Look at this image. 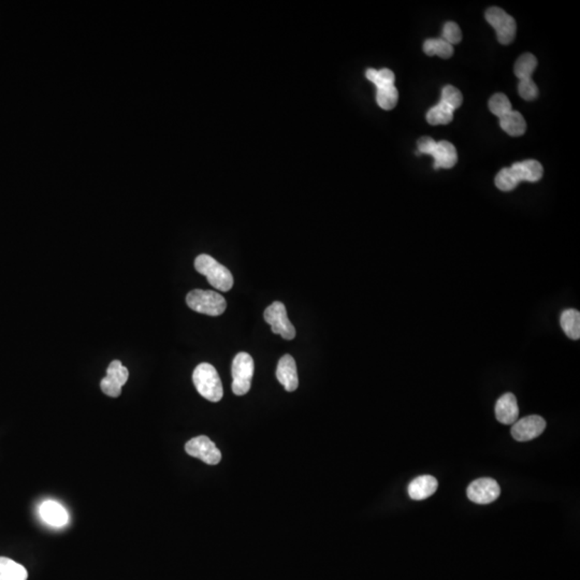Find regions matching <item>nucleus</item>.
Here are the masks:
<instances>
[{"mask_svg": "<svg viewBox=\"0 0 580 580\" xmlns=\"http://www.w3.org/2000/svg\"><path fill=\"white\" fill-rule=\"evenodd\" d=\"M192 382L198 393L208 401L219 402L223 398V384L212 364L203 362L196 366L192 373Z\"/></svg>", "mask_w": 580, "mask_h": 580, "instance_id": "obj_1", "label": "nucleus"}, {"mask_svg": "<svg viewBox=\"0 0 580 580\" xmlns=\"http://www.w3.org/2000/svg\"><path fill=\"white\" fill-rule=\"evenodd\" d=\"M195 268L199 273L208 278L211 286L221 292H229L234 286V276L231 272L210 255H199L195 261Z\"/></svg>", "mask_w": 580, "mask_h": 580, "instance_id": "obj_2", "label": "nucleus"}, {"mask_svg": "<svg viewBox=\"0 0 580 580\" xmlns=\"http://www.w3.org/2000/svg\"><path fill=\"white\" fill-rule=\"evenodd\" d=\"M186 303L192 311L209 316H219L226 311L227 302L219 292L194 289L186 297Z\"/></svg>", "mask_w": 580, "mask_h": 580, "instance_id": "obj_3", "label": "nucleus"}, {"mask_svg": "<svg viewBox=\"0 0 580 580\" xmlns=\"http://www.w3.org/2000/svg\"><path fill=\"white\" fill-rule=\"evenodd\" d=\"M255 364L250 354L239 353L232 361V391L234 395H246L252 385Z\"/></svg>", "mask_w": 580, "mask_h": 580, "instance_id": "obj_4", "label": "nucleus"}, {"mask_svg": "<svg viewBox=\"0 0 580 580\" xmlns=\"http://www.w3.org/2000/svg\"><path fill=\"white\" fill-rule=\"evenodd\" d=\"M263 318L271 326L274 334H280L285 340H292L296 336V329L288 319L286 307L280 301L272 303L267 307Z\"/></svg>", "mask_w": 580, "mask_h": 580, "instance_id": "obj_5", "label": "nucleus"}, {"mask_svg": "<svg viewBox=\"0 0 580 580\" xmlns=\"http://www.w3.org/2000/svg\"><path fill=\"white\" fill-rule=\"evenodd\" d=\"M486 20L496 29V37L502 45H510L516 35V21L501 8L492 7L486 11Z\"/></svg>", "mask_w": 580, "mask_h": 580, "instance_id": "obj_6", "label": "nucleus"}, {"mask_svg": "<svg viewBox=\"0 0 580 580\" xmlns=\"http://www.w3.org/2000/svg\"><path fill=\"white\" fill-rule=\"evenodd\" d=\"M185 450L190 457L198 458L209 466H217L221 460V452L205 435H200L188 441Z\"/></svg>", "mask_w": 580, "mask_h": 580, "instance_id": "obj_7", "label": "nucleus"}, {"mask_svg": "<svg viewBox=\"0 0 580 580\" xmlns=\"http://www.w3.org/2000/svg\"><path fill=\"white\" fill-rule=\"evenodd\" d=\"M129 372L119 360H113L106 368V376L100 383L102 393L109 397L117 398L121 395V387L128 381Z\"/></svg>", "mask_w": 580, "mask_h": 580, "instance_id": "obj_8", "label": "nucleus"}, {"mask_svg": "<svg viewBox=\"0 0 580 580\" xmlns=\"http://www.w3.org/2000/svg\"><path fill=\"white\" fill-rule=\"evenodd\" d=\"M501 494L499 483L492 478H479L470 483L466 490L469 500L481 505L492 503Z\"/></svg>", "mask_w": 580, "mask_h": 580, "instance_id": "obj_9", "label": "nucleus"}, {"mask_svg": "<svg viewBox=\"0 0 580 580\" xmlns=\"http://www.w3.org/2000/svg\"><path fill=\"white\" fill-rule=\"evenodd\" d=\"M545 429L546 422L543 417L531 415L513 425L512 435L516 441L529 442L540 437Z\"/></svg>", "mask_w": 580, "mask_h": 580, "instance_id": "obj_10", "label": "nucleus"}, {"mask_svg": "<svg viewBox=\"0 0 580 580\" xmlns=\"http://www.w3.org/2000/svg\"><path fill=\"white\" fill-rule=\"evenodd\" d=\"M276 378L289 393L298 388V372H297L296 361L292 356L285 355L280 358L278 368H276Z\"/></svg>", "mask_w": 580, "mask_h": 580, "instance_id": "obj_11", "label": "nucleus"}, {"mask_svg": "<svg viewBox=\"0 0 580 580\" xmlns=\"http://www.w3.org/2000/svg\"><path fill=\"white\" fill-rule=\"evenodd\" d=\"M519 407L516 397L508 393L502 395L496 404V417L503 425H514L518 420Z\"/></svg>", "mask_w": 580, "mask_h": 580, "instance_id": "obj_12", "label": "nucleus"}, {"mask_svg": "<svg viewBox=\"0 0 580 580\" xmlns=\"http://www.w3.org/2000/svg\"><path fill=\"white\" fill-rule=\"evenodd\" d=\"M437 487H439V483H437L435 477L431 476V475H422V476L417 477V478L410 481L407 491L410 499L422 501V500L428 499L431 496H433L437 491Z\"/></svg>", "mask_w": 580, "mask_h": 580, "instance_id": "obj_13", "label": "nucleus"}, {"mask_svg": "<svg viewBox=\"0 0 580 580\" xmlns=\"http://www.w3.org/2000/svg\"><path fill=\"white\" fill-rule=\"evenodd\" d=\"M517 181L537 182L543 177V165L537 160H525L514 163L510 167Z\"/></svg>", "mask_w": 580, "mask_h": 580, "instance_id": "obj_14", "label": "nucleus"}, {"mask_svg": "<svg viewBox=\"0 0 580 580\" xmlns=\"http://www.w3.org/2000/svg\"><path fill=\"white\" fill-rule=\"evenodd\" d=\"M40 516L53 527H64L68 522V513L55 501H45L40 506Z\"/></svg>", "mask_w": 580, "mask_h": 580, "instance_id": "obj_15", "label": "nucleus"}, {"mask_svg": "<svg viewBox=\"0 0 580 580\" xmlns=\"http://www.w3.org/2000/svg\"><path fill=\"white\" fill-rule=\"evenodd\" d=\"M432 156L434 158V169L437 170L439 168H452L458 161L457 151L448 141L437 142Z\"/></svg>", "mask_w": 580, "mask_h": 580, "instance_id": "obj_16", "label": "nucleus"}, {"mask_svg": "<svg viewBox=\"0 0 580 580\" xmlns=\"http://www.w3.org/2000/svg\"><path fill=\"white\" fill-rule=\"evenodd\" d=\"M500 125L512 137L522 136L527 131V123L522 115L517 111H510L508 114L500 117Z\"/></svg>", "mask_w": 580, "mask_h": 580, "instance_id": "obj_17", "label": "nucleus"}, {"mask_svg": "<svg viewBox=\"0 0 580 580\" xmlns=\"http://www.w3.org/2000/svg\"><path fill=\"white\" fill-rule=\"evenodd\" d=\"M28 573L23 565L6 557H0V580H27Z\"/></svg>", "mask_w": 580, "mask_h": 580, "instance_id": "obj_18", "label": "nucleus"}, {"mask_svg": "<svg viewBox=\"0 0 580 580\" xmlns=\"http://www.w3.org/2000/svg\"><path fill=\"white\" fill-rule=\"evenodd\" d=\"M561 328L571 340L580 339V313L577 310H565L560 317Z\"/></svg>", "mask_w": 580, "mask_h": 580, "instance_id": "obj_19", "label": "nucleus"}, {"mask_svg": "<svg viewBox=\"0 0 580 580\" xmlns=\"http://www.w3.org/2000/svg\"><path fill=\"white\" fill-rule=\"evenodd\" d=\"M424 52L428 56L437 55L447 60L454 54V48L443 39H428L424 43Z\"/></svg>", "mask_w": 580, "mask_h": 580, "instance_id": "obj_20", "label": "nucleus"}, {"mask_svg": "<svg viewBox=\"0 0 580 580\" xmlns=\"http://www.w3.org/2000/svg\"><path fill=\"white\" fill-rule=\"evenodd\" d=\"M536 66H537V60L533 54H523L515 64V75L520 81L531 79L532 73L535 70Z\"/></svg>", "mask_w": 580, "mask_h": 580, "instance_id": "obj_21", "label": "nucleus"}, {"mask_svg": "<svg viewBox=\"0 0 580 580\" xmlns=\"http://www.w3.org/2000/svg\"><path fill=\"white\" fill-rule=\"evenodd\" d=\"M398 99H399V94L395 85H388V87L378 89L376 102L378 106L384 110H393L397 106Z\"/></svg>", "mask_w": 580, "mask_h": 580, "instance_id": "obj_22", "label": "nucleus"}, {"mask_svg": "<svg viewBox=\"0 0 580 580\" xmlns=\"http://www.w3.org/2000/svg\"><path fill=\"white\" fill-rule=\"evenodd\" d=\"M454 119V112L439 102L427 113V121L430 125H447Z\"/></svg>", "mask_w": 580, "mask_h": 580, "instance_id": "obj_23", "label": "nucleus"}, {"mask_svg": "<svg viewBox=\"0 0 580 580\" xmlns=\"http://www.w3.org/2000/svg\"><path fill=\"white\" fill-rule=\"evenodd\" d=\"M366 77L368 81L372 82L373 84H376L378 89L388 87V85H395V73L389 69H382V70L368 69Z\"/></svg>", "mask_w": 580, "mask_h": 580, "instance_id": "obj_24", "label": "nucleus"}, {"mask_svg": "<svg viewBox=\"0 0 580 580\" xmlns=\"http://www.w3.org/2000/svg\"><path fill=\"white\" fill-rule=\"evenodd\" d=\"M462 102H464V97H462L461 92L459 89L452 87V85L444 87L443 91H442L441 104H443L444 106H447L454 112V110L460 108Z\"/></svg>", "mask_w": 580, "mask_h": 580, "instance_id": "obj_25", "label": "nucleus"}, {"mask_svg": "<svg viewBox=\"0 0 580 580\" xmlns=\"http://www.w3.org/2000/svg\"><path fill=\"white\" fill-rule=\"evenodd\" d=\"M489 109L498 117L504 116L513 111L510 99L501 93L492 96L491 99L489 100Z\"/></svg>", "mask_w": 580, "mask_h": 580, "instance_id": "obj_26", "label": "nucleus"}, {"mask_svg": "<svg viewBox=\"0 0 580 580\" xmlns=\"http://www.w3.org/2000/svg\"><path fill=\"white\" fill-rule=\"evenodd\" d=\"M514 173L510 168H504L496 177V186L502 192H510L518 186Z\"/></svg>", "mask_w": 580, "mask_h": 580, "instance_id": "obj_27", "label": "nucleus"}, {"mask_svg": "<svg viewBox=\"0 0 580 580\" xmlns=\"http://www.w3.org/2000/svg\"><path fill=\"white\" fill-rule=\"evenodd\" d=\"M442 39L445 40L449 45H458L461 41L462 33L460 27L456 23L447 22L444 25Z\"/></svg>", "mask_w": 580, "mask_h": 580, "instance_id": "obj_28", "label": "nucleus"}, {"mask_svg": "<svg viewBox=\"0 0 580 580\" xmlns=\"http://www.w3.org/2000/svg\"><path fill=\"white\" fill-rule=\"evenodd\" d=\"M519 95L527 102L536 99L538 96V89L531 79L521 80L518 85Z\"/></svg>", "mask_w": 580, "mask_h": 580, "instance_id": "obj_29", "label": "nucleus"}, {"mask_svg": "<svg viewBox=\"0 0 580 580\" xmlns=\"http://www.w3.org/2000/svg\"><path fill=\"white\" fill-rule=\"evenodd\" d=\"M418 153L420 154H428L432 156L434 153L437 142L430 137H422L417 142Z\"/></svg>", "mask_w": 580, "mask_h": 580, "instance_id": "obj_30", "label": "nucleus"}]
</instances>
